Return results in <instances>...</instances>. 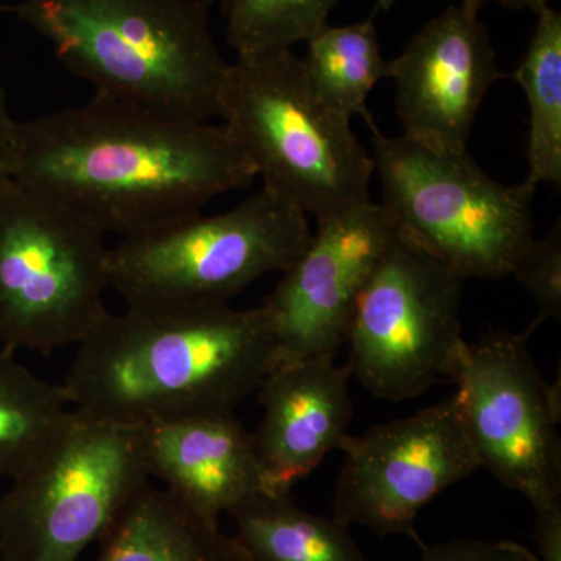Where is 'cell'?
I'll list each match as a JSON object with an SVG mask.
<instances>
[{"mask_svg": "<svg viewBox=\"0 0 561 561\" xmlns=\"http://www.w3.org/2000/svg\"><path fill=\"white\" fill-rule=\"evenodd\" d=\"M11 175L121 239L202 213L256 179L221 125L101 92L18 122Z\"/></svg>", "mask_w": 561, "mask_h": 561, "instance_id": "1", "label": "cell"}, {"mask_svg": "<svg viewBox=\"0 0 561 561\" xmlns=\"http://www.w3.org/2000/svg\"><path fill=\"white\" fill-rule=\"evenodd\" d=\"M319 230L264 301L279 364L335 354L348 337L362 290L398 230L381 203L317 220Z\"/></svg>", "mask_w": 561, "mask_h": 561, "instance_id": "12", "label": "cell"}, {"mask_svg": "<svg viewBox=\"0 0 561 561\" xmlns=\"http://www.w3.org/2000/svg\"><path fill=\"white\" fill-rule=\"evenodd\" d=\"M332 515L376 535L420 542L415 519L438 494L479 470L456 397L408 419L348 435Z\"/></svg>", "mask_w": 561, "mask_h": 561, "instance_id": "11", "label": "cell"}, {"mask_svg": "<svg viewBox=\"0 0 561 561\" xmlns=\"http://www.w3.org/2000/svg\"><path fill=\"white\" fill-rule=\"evenodd\" d=\"M72 411L62 383L39 378L0 350V479H14L49 445Z\"/></svg>", "mask_w": 561, "mask_h": 561, "instance_id": "20", "label": "cell"}, {"mask_svg": "<svg viewBox=\"0 0 561 561\" xmlns=\"http://www.w3.org/2000/svg\"><path fill=\"white\" fill-rule=\"evenodd\" d=\"M463 276L398 231L351 320V376L381 400L420 397L451 379L461 346Z\"/></svg>", "mask_w": 561, "mask_h": 561, "instance_id": "9", "label": "cell"}, {"mask_svg": "<svg viewBox=\"0 0 561 561\" xmlns=\"http://www.w3.org/2000/svg\"><path fill=\"white\" fill-rule=\"evenodd\" d=\"M479 13L465 2L448 7L389 61L404 138L434 150H468L486 92L505 77Z\"/></svg>", "mask_w": 561, "mask_h": 561, "instance_id": "13", "label": "cell"}, {"mask_svg": "<svg viewBox=\"0 0 561 561\" xmlns=\"http://www.w3.org/2000/svg\"><path fill=\"white\" fill-rule=\"evenodd\" d=\"M535 511L538 561H561V494L530 502Z\"/></svg>", "mask_w": 561, "mask_h": 561, "instance_id": "24", "label": "cell"}, {"mask_svg": "<svg viewBox=\"0 0 561 561\" xmlns=\"http://www.w3.org/2000/svg\"><path fill=\"white\" fill-rule=\"evenodd\" d=\"M308 216L262 187L225 213H197L110 247V289L127 306L230 305L311 241Z\"/></svg>", "mask_w": 561, "mask_h": 561, "instance_id": "6", "label": "cell"}, {"mask_svg": "<svg viewBox=\"0 0 561 561\" xmlns=\"http://www.w3.org/2000/svg\"><path fill=\"white\" fill-rule=\"evenodd\" d=\"M228 515L249 561H365L350 526L305 511L291 490L251 494Z\"/></svg>", "mask_w": 561, "mask_h": 561, "instance_id": "17", "label": "cell"}, {"mask_svg": "<svg viewBox=\"0 0 561 561\" xmlns=\"http://www.w3.org/2000/svg\"><path fill=\"white\" fill-rule=\"evenodd\" d=\"M383 209L397 230L465 279L511 276L534 241L535 187L491 179L463 151L434 150L371 128Z\"/></svg>", "mask_w": 561, "mask_h": 561, "instance_id": "5", "label": "cell"}, {"mask_svg": "<svg viewBox=\"0 0 561 561\" xmlns=\"http://www.w3.org/2000/svg\"><path fill=\"white\" fill-rule=\"evenodd\" d=\"M461 2L468 3V5L474 7L481 11L486 3H497V5L504 7L508 10H530L535 14L540 13L542 9L549 7V0H461Z\"/></svg>", "mask_w": 561, "mask_h": 561, "instance_id": "26", "label": "cell"}, {"mask_svg": "<svg viewBox=\"0 0 561 561\" xmlns=\"http://www.w3.org/2000/svg\"><path fill=\"white\" fill-rule=\"evenodd\" d=\"M529 105L526 181L537 190L561 184V13L551 5L537 13V24L515 72Z\"/></svg>", "mask_w": 561, "mask_h": 561, "instance_id": "19", "label": "cell"}, {"mask_svg": "<svg viewBox=\"0 0 561 561\" xmlns=\"http://www.w3.org/2000/svg\"><path fill=\"white\" fill-rule=\"evenodd\" d=\"M394 3H397V0H378V7H376V10H390Z\"/></svg>", "mask_w": 561, "mask_h": 561, "instance_id": "27", "label": "cell"}, {"mask_svg": "<svg viewBox=\"0 0 561 561\" xmlns=\"http://www.w3.org/2000/svg\"><path fill=\"white\" fill-rule=\"evenodd\" d=\"M278 364L264 306H127L77 345L62 387L77 411L140 426L234 412Z\"/></svg>", "mask_w": 561, "mask_h": 561, "instance_id": "2", "label": "cell"}, {"mask_svg": "<svg viewBox=\"0 0 561 561\" xmlns=\"http://www.w3.org/2000/svg\"><path fill=\"white\" fill-rule=\"evenodd\" d=\"M339 0H225V38L238 55L291 50L327 27Z\"/></svg>", "mask_w": 561, "mask_h": 561, "instance_id": "21", "label": "cell"}, {"mask_svg": "<svg viewBox=\"0 0 561 561\" xmlns=\"http://www.w3.org/2000/svg\"><path fill=\"white\" fill-rule=\"evenodd\" d=\"M0 10L94 92L191 119L217 116L228 61L210 32L209 0H21Z\"/></svg>", "mask_w": 561, "mask_h": 561, "instance_id": "3", "label": "cell"}, {"mask_svg": "<svg viewBox=\"0 0 561 561\" xmlns=\"http://www.w3.org/2000/svg\"><path fill=\"white\" fill-rule=\"evenodd\" d=\"M0 561H2V560H0Z\"/></svg>", "mask_w": 561, "mask_h": 561, "instance_id": "28", "label": "cell"}, {"mask_svg": "<svg viewBox=\"0 0 561 561\" xmlns=\"http://www.w3.org/2000/svg\"><path fill=\"white\" fill-rule=\"evenodd\" d=\"M513 278L529 291L538 306V316L524 332L529 339L542 321L560 319L561 316V225H553L549 234L534 239L522 254L515 267Z\"/></svg>", "mask_w": 561, "mask_h": 561, "instance_id": "22", "label": "cell"}, {"mask_svg": "<svg viewBox=\"0 0 561 561\" xmlns=\"http://www.w3.org/2000/svg\"><path fill=\"white\" fill-rule=\"evenodd\" d=\"M16 121L10 116L9 102L5 90L0 84V194L10 186L13 181L11 175V162H13L14 131Z\"/></svg>", "mask_w": 561, "mask_h": 561, "instance_id": "25", "label": "cell"}, {"mask_svg": "<svg viewBox=\"0 0 561 561\" xmlns=\"http://www.w3.org/2000/svg\"><path fill=\"white\" fill-rule=\"evenodd\" d=\"M334 357L283 362L257 389L262 420L253 440L268 491L291 490L350 435L351 370Z\"/></svg>", "mask_w": 561, "mask_h": 561, "instance_id": "14", "label": "cell"}, {"mask_svg": "<svg viewBox=\"0 0 561 561\" xmlns=\"http://www.w3.org/2000/svg\"><path fill=\"white\" fill-rule=\"evenodd\" d=\"M306 46L302 68L317 98L346 119L359 116L370 130L378 127L367 101L376 83L389 76V61L371 18L341 27L328 24Z\"/></svg>", "mask_w": 561, "mask_h": 561, "instance_id": "18", "label": "cell"}, {"mask_svg": "<svg viewBox=\"0 0 561 561\" xmlns=\"http://www.w3.org/2000/svg\"><path fill=\"white\" fill-rule=\"evenodd\" d=\"M138 427L149 478L209 522L268 491L253 434L234 412L195 413Z\"/></svg>", "mask_w": 561, "mask_h": 561, "instance_id": "15", "label": "cell"}, {"mask_svg": "<svg viewBox=\"0 0 561 561\" xmlns=\"http://www.w3.org/2000/svg\"><path fill=\"white\" fill-rule=\"evenodd\" d=\"M420 561H538L515 541L453 540L424 548Z\"/></svg>", "mask_w": 561, "mask_h": 561, "instance_id": "23", "label": "cell"}, {"mask_svg": "<svg viewBox=\"0 0 561 561\" xmlns=\"http://www.w3.org/2000/svg\"><path fill=\"white\" fill-rule=\"evenodd\" d=\"M98 561H249L220 523L147 483L101 541Z\"/></svg>", "mask_w": 561, "mask_h": 561, "instance_id": "16", "label": "cell"}, {"mask_svg": "<svg viewBox=\"0 0 561 561\" xmlns=\"http://www.w3.org/2000/svg\"><path fill=\"white\" fill-rule=\"evenodd\" d=\"M106 236L60 202L11 181L0 194V341L51 353L110 311Z\"/></svg>", "mask_w": 561, "mask_h": 561, "instance_id": "8", "label": "cell"}, {"mask_svg": "<svg viewBox=\"0 0 561 561\" xmlns=\"http://www.w3.org/2000/svg\"><path fill=\"white\" fill-rule=\"evenodd\" d=\"M149 482L138 427L72 408L0 494V560H79Z\"/></svg>", "mask_w": 561, "mask_h": 561, "instance_id": "7", "label": "cell"}, {"mask_svg": "<svg viewBox=\"0 0 561 561\" xmlns=\"http://www.w3.org/2000/svg\"><path fill=\"white\" fill-rule=\"evenodd\" d=\"M217 117L265 190L317 220L370 203L375 162L317 98L294 50L228 62Z\"/></svg>", "mask_w": 561, "mask_h": 561, "instance_id": "4", "label": "cell"}, {"mask_svg": "<svg viewBox=\"0 0 561 561\" xmlns=\"http://www.w3.org/2000/svg\"><path fill=\"white\" fill-rule=\"evenodd\" d=\"M523 334L465 342L451 375L481 468L527 501L561 494L560 383L542 378Z\"/></svg>", "mask_w": 561, "mask_h": 561, "instance_id": "10", "label": "cell"}]
</instances>
